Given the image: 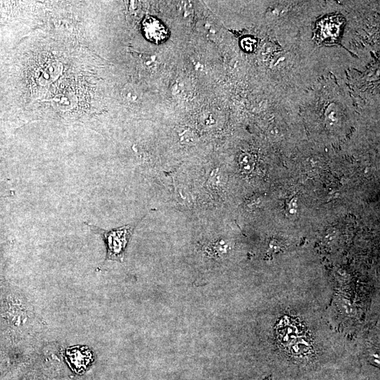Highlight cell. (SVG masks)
Returning <instances> with one entry per match:
<instances>
[{
    "mask_svg": "<svg viewBox=\"0 0 380 380\" xmlns=\"http://www.w3.org/2000/svg\"><path fill=\"white\" fill-rule=\"evenodd\" d=\"M145 216L146 215L128 224L111 229H103L92 224H87L91 230L103 237L107 248V259L122 262L136 227Z\"/></svg>",
    "mask_w": 380,
    "mask_h": 380,
    "instance_id": "6da1fadb",
    "label": "cell"
},
{
    "mask_svg": "<svg viewBox=\"0 0 380 380\" xmlns=\"http://www.w3.org/2000/svg\"><path fill=\"white\" fill-rule=\"evenodd\" d=\"M344 19L338 15H329L317 23L316 37L322 44H334L338 41L343 29Z\"/></svg>",
    "mask_w": 380,
    "mask_h": 380,
    "instance_id": "7a4b0ae2",
    "label": "cell"
},
{
    "mask_svg": "<svg viewBox=\"0 0 380 380\" xmlns=\"http://www.w3.org/2000/svg\"><path fill=\"white\" fill-rule=\"evenodd\" d=\"M142 29L146 38L157 44L165 41L168 35L164 25L153 17H148L144 20Z\"/></svg>",
    "mask_w": 380,
    "mask_h": 380,
    "instance_id": "3957f363",
    "label": "cell"
},
{
    "mask_svg": "<svg viewBox=\"0 0 380 380\" xmlns=\"http://www.w3.org/2000/svg\"><path fill=\"white\" fill-rule=\"evenodd\" d=\"M241 45L242 49L248 52L253 51L257 45L256 40L251 37H244L241 41Z\"/></svg>",
    "mask_w": 380,
    "mask_h": 380,
    "instance_id": "277c9868",
    "label": "cell"
},
{
    "mask_svg": "<svg viewBox=\"0 0 380 380\" xmlns=\"http://www.w3.org/2000/svg\"><path fill=\"white\" fill-rule=\"evenodd\" d=\"M265 380H271V379H270V378H268V379H265Z\"/></svg>",
    "mask_w": 380,
    "mask_h": 380,
    "instance_id": "5b68a950",
    "label": "cell"
}]
</instances>
